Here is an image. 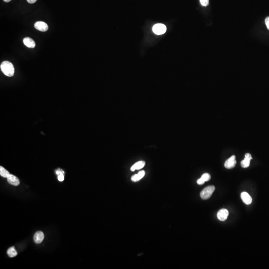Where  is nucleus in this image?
<instances>
[{"instance_id": "6e6552de", "label": "nucleus", "mask_w": 269, "mask_h": 269, "mask_svg": "<svg viewBox=\"0 0 269 269\" xmlns=\"http://www.w3.org/2000/svg\"><path fill=\"white\" fill-rule=\"evenodd\" d=\"M252 159L251 155L249 153H247L245 155V158L244 159L241 161V165L242 168H247L250 165V161Z\"/></svg>"}, {"instance_id": "f8f14e48", "label": "nucleus", "mask_w": 269, "mask_h": 269, "mask_svg": "<svg viewBox=\"0 0 269 269\" xmlns=\"http://www.w3.org/2000/svg\"><path fill=\"white\" fill-rule=\"evenodd\" d=\"M145 165V162L144 161H140L136 162L131 168V171H134L136 170H140L143 168Z\"/></svg>"}, {"instance_id": "7ed1b4c3", "label": "nucleus", "mask_w": 269, "mask_h": 269, "mask_svg": "<svg viewBox=\"0 0 269 269\" xmlns=\"http://www.w3.org/2000/svg\"><path fill=\"white\" fill-rule=\"evenodd\" d=\"M153 31L156 35H161L166 32L167 27L162 23H157L154 25L153 28Z\"/></svg>"}, {"instance_id": "2eb2a0df", "label": "nucleus", "mask_w": 269, "mask_h": 269, "mask_svg": "<svg viewBox=\"0 0 269 269\" xmlns=\"http://www.w3.org/2000/svg\"><path fill=\"white\" fill-rule=\"evenodd\" d=\"M10 173L7 170H6L4 168L1 166L0 167V175L2 177H5V178H7L9 176H10Z\"/></svg>"}, {"instance_id": "9d476101", "label": "nucleus", "mask_w": 269, "mask_h": 269, "mask_svg": "<svg viewBox=\"0 0 269 269\" xmlns=\"http://www.w3.org/2000/svg\"><path fill=\"white\" fill-rule=\"evenodd\" d=\"M241 198L242 200L246 204H250L252 202L251 197L246 192H243L241 194Z\"/></svg>"}, {"instance_id": "f3484780", "label": "nucleus", "mask_w": 269, "mask_h": 269, "mask_svg": "<svg viewBox=\"0 0 269 269\" xmlns=\"http://www.w3.org/2000/svg\"><path fill=\"white\" fill-rule=\"evenodd\" d=\"M200 2L202 6L205 7L207 6L209 4V0H200Z\"/></svg>"}, {"instance_id": "423d86ee", "label": "nucleus", "mask_w": 269, "mask_h": 269, "mask_svg": "<svg viewBox=\"0 0 269 269\" xmlns=\"http://www.w3.org/2000/svg\"><path fill=\"white\" fill-rule=\"evenodd\" d=\"M229 215V212L226 209H222L218 211L217 218L221 221H225Z\"/></svg>"}, {"instance_id": "9b49d317", "label": "nucleus", "mask_w": 269, "mask_h": 269, "mask_svg": "<svg viewBox=\"0 0 269 269\" xmlns=\"http://www.w3.org/2000/svg\"><path fill=\"white\" fill-rule=\"evenodd\" d=\"M23 44L29 48H35V43L34 40L30 38H25L23 40Z\"/></svg>"}, {"instance_id": "dca6fc26", "label": "nucleus", "mask_w": 269, "mask_h": 269, "mask_svg": "<svg viewBox=\"0 0 269 269\" xmlns=\"http://www.w3.org/2000/svg\"><path fill=\"white\" fill-rule=\"evenodd\" d=\"M201 179L205 183V181H209V180H210L211 176L207 173H205L202 176Z\"/></svg>"}, {"instance_id": "1a4fd4ad", "label": "nucleus", "mask_w": 269, "mask_h": 269, "mask_svg": "<svg viewBox=\"0 0 269 269\" xmlns=\"http://www.w3.org/2000/svg\"><path fill=\"white\" fill-rule=\"evenodd\" d=\"M7 179L8 182L13 186H18L20 184L19 180L16 176H14L13 174H10V176Z\"/></svg>"}, {"instance_id": "ddd939ff", "label": "nucleus", "mask_w": 269, "mask_h": 269, "mask_svg": "<svg viewBox=\"0 0 269 269\" xmlns=\"http://www.w3.org/2000/svg\"><path fill=\"white\" fill-rule=\"evenodd\" d=\"M145 174V172L144 171H140L138 174H134L131 177V180L134 182H137L142 179L144 177Z\"/></svg>"}, {"instance_id": "4468645a", "label": "nucleus", "mask_w": 269, "mask_h": 269, "mask_svg": "<svg viewBox=\"0 0 269 269\" xmlns=\"http://www.w3.org/2000/svg\"><path fill=\"white\" fill-rule=\"evenodd\" d=\"M7 254L9 257L11 258L14 257L18 255V253L16 250L15 249V247H12L8 250Z\"/></svg>"}, {"instance_id": "39448f33", "label": "nucleus", "mask_w": 269, "mask_h": 269, "mask_svg": "<svg viewBox=\"0 0 269 269\" xmlns=\"http://www.w3.org/2000/svg\"><path fill=\"white\" fill-rule=\"evenodd\" d=\"M34 26L36 29L41 32H46L48 29V25L47 23L41 21L37 22L35 23Z\"/></svg>"}, {"instance_id": "f257e3e1", "label": "nucleus", "mask_w": 269, "mask_h": 269, "mask_svg": "<svg viewBox=\"0 0 269 269\" xmlns=\"http://www.w3.org/2000/svg\"><path fill=\"white\" fill-rule=\"evenodd\" d=\"M0 67L2 71L3 72L5 75L8 77L14 76L15 73V68L11 62L8 61H5L1 63Z\"/></svg>"}, {"instance_id": "a211bd4d", "label": "nucleus", "mask_w": 269, "mask_h": 269, "mask_svg": "<svg viewBox=\"0 0 269 269\" xmlns=\"http://www.w3.org/2000/svg\"><path fill=\"white\" fill-rule=\"evenodd\" d=\"M65 179L64 177V175L63 174H61L58 175V180L59 181H63Z\"/></svg>"}, {"instance_id": "f03ea898", "label": "nucleus", "mask_w": 269, "mask_h": 269, "mask_svg": "<svg viewBox=\"0 0 269 269\" xmlns=\"http://www.w3.org/2000/svg\"><path fill=\"white\" fill-rule=\"evenodd\" d=\"M215 189V187L214 186H209L203 189L201 192V197L202 199L204 200L209 199L212 195Z\"/></svg>"}, {"instance_id": "4be33fe9", "label": "nucleus", "mask_w": 269, "mask_h": 269, "mask_svg": "<svg viewBox=\"0 0 269 269\" xmlns=\"http://www.w3.org/2000/svg\"><path fill=\"white\" fill-rule=\"evenodd\" d=\"M5 2H6V3H8L9 2H10L11 1H12V0H3Z\"/></svg>"}, {"instance_id": "20e7f679", "label": "nucleus", "mask_w": 269, "mask_h": 269, "mask_svg": "<svg viewBox=\"0 0 269 269\" xmlns=\"http://www.w3.org/2000/svg\"><path fill=\"white\" fill-rule=\"evenodd\" d=\"M235 156H232L229 159H228L224 164V166L227 169H231L235 167L236 164V161Z\"/></svg>"}, {"instance_id": "412c9836", "label": "nucleus", "mask_w": 269, "mask_h": 269, "mask_svg": "<svg viewBox=\"0 0 269 269\" xmlns=\"http://www.w3.org/2000/svg\"><path fill=\"white\" fill-rule=\"evenodd\" d=\"M37 1V0H27L28 3H30V4H34V3H35Z\"/></svg>"}, {"instance_id": "aec40b11", "label": "nucleus", "mask_w": 269, "mask_h": 269, "mask_svg": "<svg viewBox=\"0 0 269 269\" xmlns=\"http://www.w3.org/2000/svg\"><path fill=\"white\" fill-rule=\"evenodd\" d=\"M197 183H198V184H199V185H202V184H204V182L201 179H198V181H197Z\"/></svg>"}, {"instance_id": "6ab92c4d", "label": "nucleus", "mask_w": 269, "mask_h": 269, "mask_svg": "<svg viewBox=\"0 0 269 269\" xmlns=\"http://www.w3.org/2000/svg\"><path fill=\"white\" fill-rule=\"evenodd\" d=\"M265 23L266 25L267 28L269 30V17L266 18V19H265Z\"/></svg>"}, {"instance_id": "0eeeda50", "label": "nucleus", "mask_w": 269, "mask_h": 269, "mask_svg": "<svg viewBox=\"0 0 269 269\" xmlns=\"http://www.w3.org/2000/svg\"><path fill=\"white\" fill-rule=\"evenodd\" d=\"M44 235L42 231H37L34 236V241L37 244H40L44 239Z\"/></svg>"}]
</instances>
